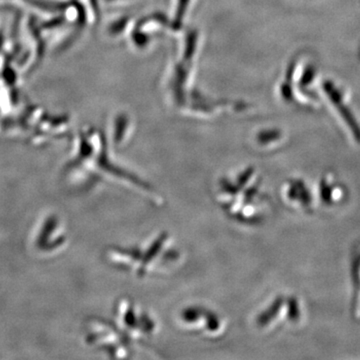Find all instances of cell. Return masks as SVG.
Segmentation results:
<instances>
[{"mask_svg":"<svg viewBox=\"0 0 360 360\" xmlns=\"http://www.w3.org/2000/svg\"><path fill=\"white\" fill-rule=\"evenodd\" d=\"M176 323L186 335L207 341L221 340L229 331L224 314L198 303L181 307L176 314Z\"/></svg>","mask_w":360,"mask_h":360,"instance_id":"8992f818","label":"cell"},{"mask_svg":"<svg viewBox=\"0 0 360 360\" xmlns=\"http://www.w3.org/2000/svg\"><path fill=\"white\" fill-rule=\"evenodd\" d=\"M84 335L87 345L108 359H134L139 348L116 326L112 319L92 317L85 326Z\"/></svg>","mask_w":360,"mask_h":360,"instance_id":"277c9868","label":"cell"},{"mask_svg":"<svg viewBox=\"0 0 360 360\" xmlns=\"http://www.w3.org/2000/svg\"><path fill=\"white\" fill-rule=\"evenodd\" d=\"M89 141L79 146L78 155L71 162L70 172L85 188H94L99 184H111L136 193L151 205L161 206L165 202L162 195L146 179L125 169L110 158L105 141L101 135L89 134Z\"/></svg>","mask_w":360,"mask_h":360,"instance_id":"6da1fadb","label":"cell"},{"mask_svg":"<svg viewBox=\"0 0 360 360\" xmlns=\"http://www.w3.org/2000/svg\"><path fill=\"white\" fill-rule=\"evenodd\" d=\"M112 321L139 348H144L158 331L153 312L129 296H122L112 307Z\"/></svg>","mask_w":360,"mask_h":360,"instance_id":"5b68a950","label":"cell"},{"mask_svg":"<svg viewBox=\"0 0 360 360\" xmlns=\"http://www.w3.org/2000/svg\"><path fill=\"white\" fill-rule=\"evenodd\" d=\"M217 205L234 224H257L262 217L259 179L255 168L248 167L217 179L213 188Z\"/></svg>","mask_w":360,"mask_h":360,"instance_id":"3957f363","label":"cell"},{"mask_svg":"<svg viewBox=\"0 0 360 360\" xmlns=\"http://www.w3.org/2000/svg\"><path fill=\"white\" fill-rule=\"evenodd\" d=\"M112 269L139 281L167 276L184 262V251L168 231H158L134 245H111L104 251Z\"/></svg>","mask_w":360,"mask_h":360,"instance_id":"7a4b0ae2","label":"cell"}]
</instances>
